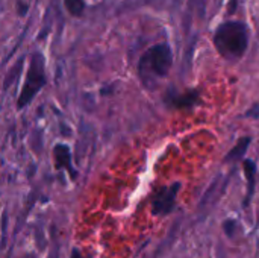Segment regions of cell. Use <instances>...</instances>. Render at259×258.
Segmentation results:
<instances>
[{"label": "cell", "instance_id": "cell-8", "mask_svg": "<svg viewBox=\"0 0 259 258\" xmlns=\"http://www.w3.org/2000/svg\"><path fill=\"white\" fill-rule=\"evenodd\" d=\"M255 172H256V166L253 161L250 160H246L244 161V173H246V178H247V182H249V198L247 201H250L252 198V193H253V186H255ZM246 201V204H247Z\"/></svg>", "mask_w": 259, "mask_h": 258}, {"label": "cell", "instance_id": "cell-11", "mask_svg": "<svg viewBox=\"0 0 259 258\" xmlns=\"http://www.w3.org/2000/svg\"><path fill=\"white\" fill-rule=\"evenodd\" d=\"M234 225H235L234 220H226V222L223 224V228H225V231H226V234H228L229 237L234 236V228H235Z\"/></svg>", "mask_w": 259, "mask_h": 258}, {"label": "cell", "instance_id": "cell-7", "mask_svg": "<svg viewBox=\"0 0 259 258\" xmlns=\"http://www.w3.org/2000/svg\"><path fill=\"white\" fill-rule=\"evenodd\" d=\"M249 144H250V137H243V138H240L238 143L234 146V149L228 154L226 160L231 161V160H238V158H241V157L246 154Z\"/></svg>", "mask_w": 259, "mask_h": 258}, {"label": "cell", "instance_id": "cell-12", "mask_svg": "<svg viewBox=\"0 0 259 258\" xmlns=\"http://www.w3.org/2000/svg\"><path fill=\"white\" fill-rule=\"evenodd\" d=\"M70 258H83V255H82V252L77 248H73L71 252H70Z\"/></svg>", "mask_w": 259, "mask_h": 258}, {"label": "cell", "instance_id": "cell-10", "mask_svg": "<svg viewBox=\"0 0 259 258\" xmlns=\"http://www.w3.org/2000/svg\"><path fill=\"white\" fill-rule=\"evenodd\" d=\"M15 9H17V14H18L20 17H24V15L27 14V11H29V2H26V0H18L17 5H15Z\"/></svg>", "mask_w": 259, "mask_h": 258}, {"label": "cell", "instance_id": "cell-5", "mask_svg": "<svg viewBox=\"0 0 259 258\" xmlns=\"http://www.w3.org/2000/svg\"><path fill=\"white\" fill-rule=\"evenodd\" d=\"M71 149L64 144V143H58L53 148V163H55V169L56 170H65L70 176L71 181L77 179V170L73 167V160H71Z\"/></svg>", "mask_w": 259, "mask_h": 258}, {"label": "cell", "instance_id": "cell-1", "mask_svg": "<svg viewBox=\"0 0 259 258\" xmlns=\"http://www.w3.org/2000/svg\"><path fill=\"white\" fill-rule=\"evenodd\" d=\"M173 65V53L168 44H155L147 49L138 61V76L144 85L150 87L158 79L168 75Z\"/></svg>", "mask_w": 259, "mask_h": 258}, {"label": "cell", "instance_id": "cell-6", "mask_svg": "<svg viewBox=\"0 0 259 258\" xmlns=\"http://www.w3.org/2000/svg\"><path fill=\"white\" fill-rule=\"evenodd\" d=\"M165 99H167V102H168V105L171 108H176V109H190L196 103H199V93L196 90H188V91H184V93L170 91Z\"/></svg>", "mask_w": 259, "mask_h": 258}, {"label": "cell", "instance_id": "cell-2", "mask_svg": "<svg viewBox=\"0 0 259 258\" xmlns=\"http://www.w3.org/2000/svg\"><path fill=\"white\" fill-rule=\"evenodd\" d=\"M249 44V33L243 23L240 21H228L223 23L214 35V46L219 53L231 61L240 59Z\"/></svg>", "mask_w": 259, "mask_h": 258}, {"label": "cell", "instance_id": "cell-9", "mask_svg": "<svg viewBox=\"0 0 259 258\" xmlns=\"http://www.w3.org/2000/svg\"><path fill=\"white\" fill-rule=\"evenodd\" d=\"M64 6L71 17H80L85 11V0H64Z\"/></svg>", "mask_w": 259, "mask_h": 258}, {"label": "cell", "instance_id": "cell-3", "mask_svg": "<svg viewBox=\"0 0 259 258\" xmlns=\"http://www.w3.org/2000/svg\"><path fill=\"white\" fill-rule=\"evenodd\" d=\"M47 84V76H46V59L42 53L33 52L29 59V67L24 75V82L21 85V91L17 99V108L23 109L27 106L35 96L42 90V87Z\"/></svg>", "mask_w": 259, "mask_h": 258}, {"label": "cell", "instance_id": "cell-4", "mask_svg": "<svg viewBox=\"0 0 259 258\" xmlns=\"http://www.w3.org/2000/svg\"><path fill=\"white\" fill-rule=\"evenodd\" d=\"M181 190V182H173L171 186L159 187L150 201V208L153 216H167L176 207V199Z\"/></svg>", "mask_w": 259, "mask_h": 258}]
</instances>
